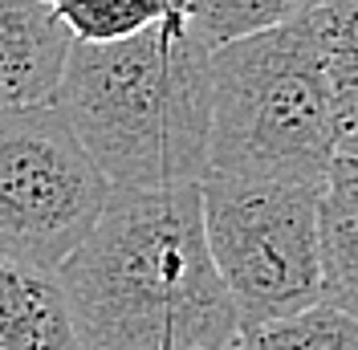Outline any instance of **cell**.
I'll return each instance as SVG.
<instances>
[{"mask_svg":"<svg viewBox=\"0 0 358 350\" xmlns=\"http://www.w3.org/2000/svg\"><path fill=\"white\" fill-rule=\"evenodd\" d=\"M326 192L346 196V200H358V134L334 139L330 175H326Z\"/></svg>","mask_w":358,"mask_h":350,"instance_id":"13","label":"cell"},{"mask_svg":"<svg viewBox=\"0 0 358 350\" xmlns=\"http://www.w3.org/2000/svg\"><path fill=\"white\" fill-rule=\"evenodd\" d=\"M228 350H236V346H228Z\"/></svg>","mask_w":358,"mask_h":350,"instance_id":"14","label":"cell"},{"mask_svg":"<svg viewBox=\"0 0 358 350\" xmlns=\"http://www.w3.org/2000/svg\"><path fill=\"white\" fill-rule=\"evenodd\" d=\"M57 281L78 350H228L241 338L208 257L200 188L110 192Z\"/></svg>","mask_w":358,"mask_h":350,"instance_id":"1","label":"cell"},{"mask_svg":"<svg viewBox=\"0 0 358 350\" xmlns=\"http://www.w3.org/2000/svg\"><path fill=\"white\" fill-rule=\"evenodd\" d=\"M69 45L41 0H0V110L49 106Z\"/></svg>","mask_w":358,"mask_h":350,"instance_id":"6","label":"cell"},{"mask_svg":"<svg viewBox=\"0 0 358 350\" xmlns=\"http://www.w3.org/2000/svg\"><path fill=\"white\" fill-rule=\"evenodd\" d=\"M236 350H358V322L330 306H310L236 338Z\"/></svg>","mask_w":358,"mask_h":350,"instance_id":"12","label":"cell"},{"mask_svg":"<svg viewBox=\"0 0 358 350\" xmlns=\"http://www.w3.org/2000/svg\"><path fill=\"white\" fill-rule=\"evenodd\" d=\"M73 45H118L171 17V0H41Z\"/></svg>","mask_w":358,"mask_h":350,"instance_id":"11","label":"cell"},{"mask_svg":"<svg viewBox=\"0 0 358 350\" xmlns=\"http://www.w3.org/2000/svg\"><path fill=\"white\" fill-rule=\"evenodd\" d=\"M106 200V179L57 110H0V257L57 273Z\"/></svg>","mask_w":358,"mask_h":350,"instance_id":"5","label":"cell"},{"mask_svg":"<svg viewBox=\"0 0 358 350\" xmlns=\"http://www.w3.org/2000/svg\"><path fill=\"white\" fill-rule=\"evenodd\" d=\"M322 306L358 322V200L326 192L317 208Z\"/></svg>","mask_w":358,"mask_h":350,"instance_id":"10","label":"cell"},{"mask_svg":"<svg viewBox=\"0 0 358 350\" xmlns=\"http://www.w3.org/2000/svg\"><path fill=\"white\" fill-rule=\"evenodd\" d=\"M49 106L110 192L200 188L212 131V49L179 21L118 45H69Z\"/></svg>","mask_w":358,"mask_h":350,"instance_id":"2","label":"cell"},{"mask_svg":"<svg viewBox=\"0 0 358 350\" xmlns=\"http://www.w3.org/2000/svg\"><path fill=\"white\" fill-rule=\"evenodd\" d=\"M322 196L326 192L277 179H200L208 257L236 309L241 334L322 302Z\"/></svg>","mask_w":358,"mask_h":350,"instance_id":"4","label":"cell"},{"mask_svg":"<svg viewBox=\"0 0 358 350\" xmlns=\"http://www.w3.org/2000/svg\"><path fill=\"white\" fill-rule=\"evenodd\" d=\"M326 0H171V13L208 49L317 13Z\"/></svg>","mask_w":358,"mask_h":350,"instance_id":"9","label":"cell"},{"mask_svg":"<svg viewBox=\"0 0 358 350\" xmlns=\"http://www.w3.org/2000/svg\"><path fill=\"white\" fill-rule=\"evenodd\" d=\"M313 24L334 139H346L358 134V0H326L313 13Z\"/></svg>","mask_w":358,"mask_h":350,"instance_id":"8","label":"cell"},{"mask_svg":"<svg viewBox=\"0 0 358 350\" xmlns=\"http://www.w3.org/2000/svg\"><path fill=\"white\" fill-rule=\"evenodd\" d=\"M330 155L334 122L313 13L212 49L208 175L326 192Z\"/></svg>","mask_w":358,"mask_h":350,"instance_id":"3","label":"cell"},{"mask_svg":"<svg viewBox=\"0 0 358 350\" xmlns=\"http://www.w3.org/2000/svg\"><path fill=\"white\" fill-rule=\"evenodd\" d=\"M0 350H78L57 273L0 257Z\"/></svg>","mask_w":358,"mask_h":350,"instance_id":"7","label":"cell"}]
</instances>
